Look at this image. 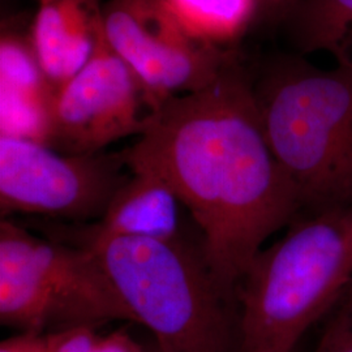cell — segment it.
<instances>
[{"instance_id": "6da1fadb", "label": "cell", "mask_w": 352, "mask_h": 352, "mask_svg": "<svg viewBox=\"0 0 352 352\" xmlns=\"http://www.w3.org/2000/svg\"><path fill=\"white\" fill-rule=\"evenodd\" d=\"M122 154L129 171L160 176L175 192L201 231L218 289L238 305L240 282L265 241L302 213L239 58L208 87L164 102Z\"/></svg>"}, {"instance_id": "7a4b0ae2", "label": "cell", "mask_w": 352, "mask_h": 352, "mask_svg": "<svg viewBox=\"0 0 352 352\" xmlns=\"http://www.w3.org/2000/svg\"><path fill=\"white\" fill-rule=\"evenodd\" d=\"M68 230V228H67ZM68 244L101 265L135 322L154 334L160 352H240L238 305L218 289L202 253L175 239L89 238Z\"/></svg>"}, {"instance_id": "3957f363", "label": "cell", "mask_w": 352, "mask_h": 352, "mask_svg": "<svg viewBox=\"0 0 352 352\" xmlns=\"http://www.w3.org/2000/svg\"><path fill=\"white\" fill-rule=\"evenodd\" d=\"M351 282L352 205L300 214L240 282V352H294Z\"/></svg>"}, {"instance_id": "277c9868", "label": "cell", "mask_w": 352, "mask_h": 352, "mask_svg": "<svg viewBox=\"0 0 352 352\" xmlns=\"http://www.w3.org/2000/svg\"><path fill=\"white\" fill-rule=\"evenodd\" d=\"M254 97L269 146L298 189L302 213L352 205V64H272Z\"/></svg>"}, {"instance_id": "5b68a950", "label": "cell", "mask_w": 352, "mask_h": 352, "mask_svg": "<svg viewBox=\"0 0 352 352\" xmlns=\"http://www.w3.org/2000/svg\"><path fill=\"white\" fill-rule=\"evenodd\" d=\"M133 315L85 248L41 239L8 219L0 223V321L42 334L97 327Z\"/></svg>"}, {"instance_id": "8992f818", "label": "cell", "mask_w": 352, "mask_h": 352, "mask_svg": "<svg viewBox=\"0 0 352 352\" xmlns=\"http://www.w3.org/2000/svg\"><path fill=\"white\" fill-rule=\"evenodd\" d=\"M122 153L63 154L0 136V210L69 221L101 218L129 175Z\"/></svg>"}, {"instance_id": "52a82bcc", "label": "cell", "mask_w": 352, "mask_h": 352, "mask_svg": "<svg viewBox=\"0 0 352 352\" xmlns=\"http://www.w3.org/2000/svg\"><path fill=\"white\" fill-rule=\"evenodd\" d=\"M103 29L110 47L162 104L208 87L239 58L195 34L166 0H109Z\"/></svg>"}, {"instance_id": "ba28073f", "label": "cell", "mask_w": 352, "mask_h": 352, "mask_svg": "<svg viewBox=\"0 0 352 352\" xmlns=\"http://www.w3.org/2000/svg\"><path fill=\"white\" fill-rule=\"evenodd\" d=\"M161 106L103 33L87 65L58 90L47 146L72 155L100 153L142 135Z\"/></svg>"}, {"instance_id": "9c48e42d", "label": "cell", "mask_w": 352, "mask_h": 352, "mask_svg": "<svg viewBox=\"0 0 352 352\" xmlns=\"http://www.w3.org/2000/svg\"><path fill=\"white\" fill-rule=\"evenodd\" d=\"M58 88L38 62L30 36L3 29L0 38V129L6 138L49 145Z\"/></svg>"}, {"instance_id": "30bf717a", "label": "cell", "mask_w": 352, "mask_h": 352, "mask_svg": "<svg viewBox=\"0 0 352 352\" xmlns=\"http://www.w3.org/2000/svg\"><path fill=\"white\" fill-rule=\"evenodd\" d=\"M103 33L101 0H38L29 36L38 62L59 90L91 59Z\"/></svg>"}, {"instance_id": "8fae6325", "label": "cell", "mask_w": 352, "mask_h": 352, "mask_svg": "<svg viewBox=\"0 0 352 352\" xmlns=\"http://www.w3.org/2000/svg\"><path fill=\"white\" fill-rule=\"evenodd\" d=\"M179 205L173 188L160 176L131 171L118 189L101 221L69 231L89 238L175 239L182 236Z\"/></svg>"}, {"instance_id": "7c38bea8", "label": "cell", "mask_w": 352, "mask_h": 352, "mask_svg": "<svg viewBox=\"0 0 352 352\" xmlns=\"http://www.w3.org/2000/svg\"><path fill=\"white\" fill-rule=\"evenodd\" d=\"M300 54L327 52L352 64V0H302L286 19Z\"/></svg>"}, {"instance_id": "4fadbf2b", "label": "cell", "mask_w": 352, "mask_h": 352, "mask_svg": "<svg viewBox=\"0 0 352 352\" xmlns=\"http://www.w3.org/2000/svg\"><path fill=\"white\" fill-rule=\"evenodd\" d=\"M189 29L226 47L254 23V0H166Z\"/></svg>"}, {"instance_id": "5bb4252c", "label": "cell", "mask_w": 352, "mask_h": 352, "mask_svg": "<svg viewBox=\"0 0 352 352\" xmlns=\"http://www.w3.org/2000/svg\"><path fill=\"white\" fill-rule=\"evenodd\" d=\"M311 352H352V289L327 316L321 337Z\"/></svg>"}, {"instance_id": "9a60e30c", "label": "cell", "mask_w": 352, "mask_h": 352, "mask_svg": "<svg viewBox=\"0 0 352 352\" xmlns=\"http://www.w3.org/2000/svg\"><path fill=\"white\" fill-rule=\"evenodd\" d=\"M49 352H91L101 336L94 327H76L47 334Z\"/></svg>"}, {"instance_id": "2e32d148", "label": "cell", "mask_w": 352, "mask_h": 352, "mask_svg": "<svg viewBox=\"0 0 352 352\" xmlns=\"http://www.w3.org/2000/svg\"><path fill=\"white\" fill-rule=\"evenodd\" d=\"M254 23H274L286 20L302 0H254Z\"/></svg>"}, {"instance_id": "e0dca14e", "label": "cell", "mask_w": 352, "mask_h": 352, "mask_svg": "<svg viewBox=\"0 0 352 352\" xmlns=\"http://www.w3.org/2000/svg\"><path fill=\"white\" fill-rule=\"evenodd\" d=\"M0 352H49V337L47 334L21 333L3 340Z\"/></svg>"}, {"instance_id": "ac0fdd59", "label": "cell", "mask_w": 352, "mask_h": 352, "mask_svg": "<svg viewBox=\"0 0 352 352\" xmlns=\"http://www.w3.org/2000/svg\"><path fill=\"white\" fill-rule=\"evenodd\" d=\"M91 352H144L124 331H115L107 337H100Z\"/></svg>"}]
</instances>
